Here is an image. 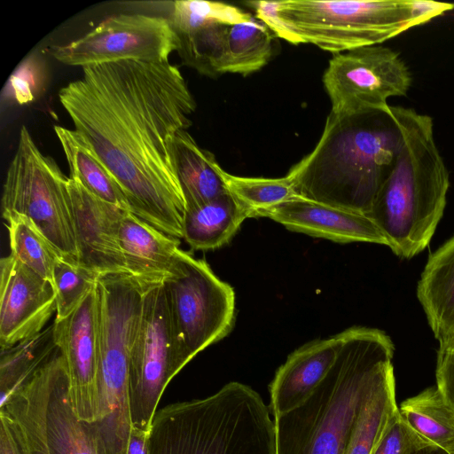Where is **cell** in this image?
I'll list each match as a JSON object with an SVG mask.
<instances>
[{"instance_id":"cell-1","label":"cell","mask_w":454,"mask_h":454,"mask_svg":"<svg viewBox=\"0 0 454 454\" xmlns=\"http://www.w3.org/2000/svg\"><path fill=\"white\" fill-rule=\"evenodd\" d=\"M59 98L121 189L129 212L183 238L185 201L172 142L192 125L196 103L178 67L141 60L84 67Z\"/></svg>"},{"instance_id":"cell-2","label":"cell","mask_w":454,"mask_h":454,"mask_svg":"<svg viewBox=\"0 0 454 454\" xmlns=\"http://www.w3.org/2000/svg\"><path fill=\"white\" fill-rule=\"evenodd\" d=\"M325 378L307 400L274 416L277 454H346L374 390L394 370L395 347L383 331L354 326Z\"/></svg>"},{"instance_id":"cell-3","label":"cell","mask_w":454,"mask_h":454,"mask_svg":"<svg viewBox=\"0 0 454 454\" xmlns=\"http://www.w3.org/2000/svg\"><path fill=\"white\" fill-rule=\"evenodd\" d=\"M401 141L387 110L330 112L315 148L286 175L298 197L369 216Z\"/></svg>"},{"instance_id":"cell-4","label":"cell","mask_w":454,"mask_h":454,"mask_svg":"<svg viewBox=\"0 0 454 454\" xmlns=\"http://www.w3.org/2000/svg\"><path fill=\"white\" fill-rule=\"evenodd\" d=\"M391 110L401 141L369 216L392 252L409 259L429 244L443 215L450 177L432 118L412 108L391 106Z\"/></svg>"},{"instance_id":"cell-5","label":"cell","mask_w":454,"mask_h":454,"mask_svg":"<svg viewBox=\"0 0 454 454\" xmlns=\"http://www.w3.org/2000/svg\"><path fill=\"white\" fill-rule=\"evenodd\" d=\"M147 454H277L274 420L256 391L229 382L207 397L157 411Z\"/></svg>"},{"instance_id":"cell-6","label":"cell","mask_w":454,"mask_h":454,"mask_svg":"<svg viewBox=\"0 0 454 454\" xmlns=\"http://www.w3.org/2000/svg\"><path fill=\"white\" fill-rule=\"evenodd\" d=\"M268 28L292 44L341 53L378 45L416 27L411 0L252 1Z\"/></svg>"},{"instance_id":"cell-7","label":"cell","mask_w":454,"mask_h":454,"mask_svg":"<svg viewBox=\"0 0 454 454\" xmlns=\"http://www.w3.org/2000/svg\"><path fill=\"white\" fill-rule=\"evenodd\" d=\"M146 286L127 272L98 277V419L101 454H127L132 427L129 361Z\"/></svg>"},{"instance_id":"cell-8","label":"cell","mask_w":454,"mask_h":454,"mask_svg":"<svg viewBox=\"0 0 454 454\" xmlns=\"http://www.w3.org/2000/svg\"><path fill=\"white\" fill-rule=\"evenodd\" d=\"M68 179L22 126L4 184L3 217L27 216L66 258L78 260Z\"/></svg>"},{"instance_id":"cell-9","label":"cell","mask_w":454,"mask_h":454,"mask_svg":"<svg viewBox=\"0 0 454 454\" xmlns=\"http://www.w3.org/2000/svg\"><path fill=\"white\" fill-rule=\"evenodd\" d=\"M0 410L36 437L50 454H101L91 424L79 419L59 350Z\"/></svg>"},{"instance_id":"cell-10","label":"cell","mask_w":454,"mask_h":454,"mask_svg":"<svg viewBox=\"0 0 454 454\" xmlns=\"http://www.w3.org/2000/svg\"><path fill=\"white\" fill-rule=\"evenodd\" d=\"M163 286L176 341L187 363L231 332L234 290L205 260L185 251L177 271Z\"/></svg>"},{"instance_id":"cell-11","label":"cell","mask_w":454,"mask_h":454,"mask_svg":"<svg viewBox=\"0 0 454 454\" xmlns=\"http://www.w3.org/2000/svg\"><path fill=\"white\" fill-rule=\"evenodd\" d=\"M186 364L176 341L163 283L146 286L129 361L133 427L149 431L166 387Z\"/></svg>"},{"instance_id":"cell-12","label":"cell","mask_w":454,"mask_h":454,"mask_svg":"<svg viewBox=\"0 0 454 454\" xmlns=\"http://www.w3.org/2000/svg\"><path fill=\"white\" fill-rule=\"evenodd\" d=\"M323 82L331 112L352 114L387 110L389 98L407 94L411 74L398 52L378 44L334 54Z\"/></svg>"},{"instance_id":"cell-13","label":"cell","mask_w":454,"mask_h":454,"mask_svg":"<svg viewBox=\"0 0 454 454\" xmlns=\"http://www.w3.org/2000/svg\"><path fill=\"white\" fill-rule=\"evenodd\" d=\"M177 49V36L168 19L120 14L76 40L51 46L49 52L65 65L84 67L122 60L165 62Z\"/></svg>"},{"instance_id":"cell-14","label":"cell","mask_w":454,"mask_h":454,"mask_svg":"<svg viewBox=\"0 0 454 454\" xmlns=\"http://www.w3.org/2000/svg\"><path fill=\"white\" fill-rule=\"evenodd\" d=\"M53 326L55 343L66 362L74 411L80 419L95 423L99 410L96 286L68 317L54 320Z\"/></svg>"},{"instance_id":"cell-15","label":"cell","mask_w":454,"mask_h":454,"mask_svg":"<svg viewBox=\"0 0 454 454\" xmlns=\"http://www.w3.org/2000/svg\"><path fill=\"white\" fill-rule=\"evenodd\" d=\"M56 312L53 286L11 254L0 261L1 350L43 330Z\"/></svg>"},{"instance_id":"cell-16","label":"cell","mask_w":454,"mask_h":454,"mask_svg":"<svg viewBox=\"0 0 454 454\" xmlns=\"http://www.w3.org/2000/svg\"><path fill=\"white\" fill-rule=\"evenodd\" d=\"M251 14L225 3L180 0L168 19L177 36L183 63L200 74L218 75V64L230 25Z\"/></svg>"},{"instance_id":"cell-17","label":"cell","mask_w":454,"mask_h":454,"mask_svg":"<svg viewBox=\"0 0 454 454\" xmlns=\"http://www.w3.org/2000/svg\"><path fill=\"white\" fill-rule=\"evenodd\" d=\"M68 191L78 262L98 276L127 272L120 240L127 211L98 198L70 177Z\"/></svg>"},{"instance_id":"cell-18","label":"cell","mask_w":454,"mask_h":454,"mask_svg":"<svg viewBox=\"0 0 454 454\" xmlns=\"http://www.w3.org/2000/svg\"><path fill=\"white\" fill-rule=\"evenodd\" d=\"M293 231L335 242H369L387 246V239L368 215L294 197L256 212Z\"/></svg>"},{"instance_id":"cell-19","label":"cell","mask_w":454,"mask_h":454,"mask_svg":"<svg viewBox=\"0 0 454 454\" xmlns=\"http://www.w3.org/2000/svg\"><path fill=\"white\" fill-rule=\"evenodd\" d=\"M340 333L314 340L291 353L269 386L270 409L274 416L303 403L325 378L339 353Z\"/></svg>"},{"instance_id":"cell-20","label":"cell","mask_w":454,"mask_h":454,"mask_svg":"<svg viewBox=\"0 0 454 454\" xmlns=\"http://www.w3.org/2000/svg\"><path fill=\"white\" fill-rule=\"evenodd\" d=\"M127 272L142 286L161 284L177 271L184 252L180 240L127 211L120 228Z\"/></svg>"},{"instance_id":"cell-21","label":"cell","mask_w":454,"mask_h":454,"mask_svg":"<svg viewBox=\"0 0 454 454\" xmlns=\"http://www.w3.org/2000/svg\"><path fill=\"white\" fill-rule=\"evenodd\" d=\"M417 297L434 338L454 339V236L428 257Z\"/></svg>"},{"instance_id":"cell-22","label":"cell","mask_w":454,"mask_h":454,"mask_svg":"<svg viewBox=\"0 0 454 454\" xmlns=\"http://www.w3.org/2000/svg\"><path fill=\"white\" fill-rule=\"evenodd\" d=\"M172 153L185 210L201 206L229 192L222 175L223 169L215 155L200 147L186 130L176 134Z\"/></svg>"},{"instance_id":"cell-23","label":"cell","mask_w":454,"mask_h":454,"mask_svg":"<svg viewBox=\"0 0 454 454\" xmlns=\"http://www.w3.org/2000/svg\"><path fill=\"white\" fill-rule=\"evenodd\" d=\"M253 212L230 192L185 210L183 239L194 250L221 247L232 239Z\"/></svg>"},{"instance_id":"cell-24","label":"cell","mask_w":454,"mask_h":454,"mask_svg":"<svg viewBox=\"0 0 454 454\" xmlns=\"http://www.w3.org/2000/svg\"><path fill=\"white\" fill-rule=\"evenodd\" d=\"M54 130L67 160L69 177L98 198L129 211L121 189L85 138L75 129L55 126Z\"/></svg>"},{"instance_id":"cell-25","label":"cell","mask_w":454,"mask_h":454,"mask_svg":"<svg viewBox=\"0 0 454 454\" xmlns=\"http://www.w3.org/2000/svg\"><path fill=\"white\" fill-rule=\"evenodd\" d=\"M271 31L252 15L229 26L218 74L247 75L262 68L272 56Z\"/></svg>"},{"instance_id":"cell-26","label":"cell","mask_w":454,"mask_h":454,"mask_svg":"<svg viewBox=\"0 0 454 454\" xmlns=\"http://www.w3.org/2000/svg\"><path fill=\"white\" fill-rule=\"evenodd\" d=\"M58 351L53 324L1 350L0 406L24 386Z\"/></svg>"},{"instance_id":"cell-27","label":"cell","mask_w":454,"mask_h":454,"mask_svg":"<svg viewBox=\"0 0 454 454\" xmlns=\"http://www.w3.org/2000/svg\"><path fill=\"white\" fill-rule=\"evenodd\" d=\"M399 414L420 437L454 454V411L436 387H430L403 401Z\"/></svg>"},{"instance_id":"cell-28","label":"cell","mask_w":454,"mask_h":454,"mask_svg":"<svg viewBox=\"0 0 454 454\" xmlns=\"http://www.w3.org/2000/svg\"><path fill=\"white\" fill-rule=\"evenodd\" d=\"M398 411L395 379L392 370L364 406L346 454H372Z\"/></svg>"},{"instance_id":"cell-29","label":"cell","mask_w":454,"mask_h":454,"mask_svg":"<svg viewBox=\"0 0 454 454\" xmlns=\"http://www.w3.org/2000/svg\"><path fill=\"white\" fill-rule=\"evenodd\" d=\"M5 221L11 254L51 282L55 264L65 256L27 216L13 215Z\"/></svg>"},{"instance_id":"cell-30","label":"cell","mask_w":454,"mask_h":454,"mask_svg":"<svg viewBox=\"0 0 454 454\" xmlns=\"http://www.w3.org/2000/svg\"><path fill=\"white\" fill-rule=\"evenodd\" d=\"M98 275L76 259L60 258L52 271L56 299L54 320L68 317L95 288Z\"/></svg>"},{"instance_id":"cell-31","label":"cell","mask_w":454,"mask_h":454,"mask_svg":"<svg viewBox=\"0 0 454 454\" xmlns=\"http://www.w3.org/2000/svg\"><path fill=\"white\" fill-rule=\"evenodd\" d=\"M228 191L248 207L255 217L256 212L298 197L287 176L278 178L244 177L222 172Z\"/></svg>"},{"instance_id":"cell-32","label":"cell","mask_w":454,"mask_h":454,"mask_svg":"<svg viewBox=\"0 0 454 454\" xmlns=\"http://www.w3.org/2000/svg\"><path fill=\"white\" fill-rule=\"evenodd\" d=\"M46 80L44 64L38 57L30 56L10 76L4 94L20 105L32 102L43 91Z\"/></svg>"},{"instance_id":"cell-33","label":"cell","mask_w":454,"mask_h":454,"mask_svg":"<svg viewBox=\"0 0 454 454\" xmlns=\"http://www.w3.org/2000/svg\"><path fill=\"white\" fill-rule=\"evenodd\" d=\"M431 444L416 434L399 411L372 454H426Z\"/></svg>"},{"instance_id":"cell-34","label":"cell","mask_w":454,"mask_h":454,"mask_svg":"<svg viewBox=\"0 0 454 454\" xmlns=\"http://www.w3.org/2000/svg\"><path fill=\"white\" fill-rule=\"evenodd\" d=\"M436 359V388L454 411V339L439 342Z\"/></svg>"},{"instance_id":"cell-35","label":"cell","mask_w":454,"mask_h":454,"mask_svg":"<svg viewBox=\"0 0 454 454\" xmlns=\"http://www.w3.org/2000/svg\"><path fill=\"white\" fill-rule=\"evenodd\" d=\"M0 454H27L23 434L18 424L0 410Z\"/></svg>"},{"instance_id":"cell-36","label":"cell","mask_w":454,"mask_h":454,"mask_svg":"<svg viewBox=\"0 0 454 454\" xmlns=\"http://www.w3.org/2000/svg\"><path fill=\"white\" fill-rule=\"evenodd\" d=\"M411 6L416 26L429 22L454 9V4L428 0H411Z\"/></svg>"},{"instance_id":"cell-37","label":"cell","mask_w":454,"mask_h":454,"mask_svg":"<svg viewBox=\"0 0 454 454\" xmlns=\"http://www.w3.org/2000/svg\"><path fill=\"white\" fill-rule=\"evenodd\" d=\"M149 431L131 427L127 454H147Z\"/></svg>"},{"instance_id":"cell-38","label":"cell","mask_w":454,"mask_h":454,"mask_svg":"<svg viewBox=\"0 0 454 454\" xmlns=\"http://www.w3.org/2000/svg\"><path fill=\"white\" fill-rule=\"evenodd\" d=\"M18 426L20 428L25 439L27 454H50L43 442H41L36 437L22 428L19 424Z\"/></svg>"},{"instance_id":"cell-39","label":"cell","mask_w":454,"mask_h":454,"mask_svg":"<svg viewBox=\"0 0 454 454\" xmlns=\"http://www.w3.org/2000/svg\"><path fill=\"white\" fill-rule=\"evenodd\" d=\"M426 454H450L446 450L435 445H430Z\"/></svg>"}]
</instances>
